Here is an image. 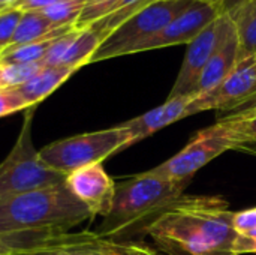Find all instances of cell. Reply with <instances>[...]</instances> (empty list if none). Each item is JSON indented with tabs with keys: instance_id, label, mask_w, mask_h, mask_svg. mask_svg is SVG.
Returning <instances> with one entry per match:
<instances>
[{
	"instance_id": "4316f807",
	"label": "cell",
	"mask_w": 256,
	"mask_h": 255,
	"mask_svg": "<svg viewBox=\"0 0 256 255\" xmlns=\"http://www.w3.org/2000/svg\"><path fill=\"white\" fill-rule=\"evenodd\" d=\"M232 227L237 234H244L256 230V207L237 212L232 219Z\"/></svg>"
},
{
	"instance_id": "ba28073f",
	"label": "cell",
	"mask_w": 256,
	"mask_h": 255,
	"mask_svg": "<svg viewBox=\"0 0 256 255\" xmlns=\"http://www.w3.org/2000/svg\"><path fill=\"white\" fill-rule=\"evenodd\" d=\"M226 150H232V146L225 138L212 134L207 128L200 131L184 149L176 156L156 167L160 173L177 182L190 183L198 170L212 162L214 158Z\"/></svg>"
},
{
	"instance_id": "5bb4252c",
	"label": "cell",
	"mask_w": 256,
	"mask_h": 255,
	"mask_svg": "<svg viewBox=\"0 0 256 255\" xmlns=\"http://www.w3.org/2000/svg\"><path fill=\"white\" fill-rule=\"evenodd\" d=\"M18 255H112L111 239L96 233H62L51 243Z\"/></svg>"
},
{
	"instance_id": "e0dca14e",
	"label": "cell",
	"mask_w": 256,
	"mask_h": 255,
	"mask_svg": "<svg viewBox=\"0 0 256 255\" xmlns=\"http://www.w3.org/2000/svg\"><path fill=\"white\" fill-rule=\"evenodd\" d=\"M72 30H75L74 26L56 27L51 21L46 20V17L42 12L27 11V12H22V17L18 23V27H16V32H15L10 47L26 45L30 42L46 39V38H58Z\"/></svg>"
},
{
	"instance_id": "f1b7e54d",
	"label": "cell",
	"mask_w": 256,
	"mask_h": 255,
	"mask_svg": "<svg viewBox=\"0 0 256 255\" xmlns=\"http://www.w3.org/2000/svg\"><path fill=\"white\" fill-rule=\"evenodd\" d=\"M58 0H18L16 3H14L10 8L12 9H20L22 12H27V11H44L45 8L57 3Z\"/></svg>"
},
{
	"instance_id": "ffe728a7",
	"label": "cell",
	"mask_w": 256,
	"mask_h": 255,
	"mask_svg": "<svg viewBox=\"0 0 256 255\" xmlns=\"http://www.w3.org/2000/svg\"><path fill=\"white\" fill-rule=\"evenodd\" d=\"M62 233L54 231H21L0 233V255H18L51 243Z\"/></svg>"
},
{
	"instance_id": "30bf717a",
	"label": "cell",
	"mask_w": 256,
	"mask_h": 255,
	"mask_svg": "<svg viewBox=\"0 0 256 255\" xmlns=\"http://www.w3.org/2000/svg\"><path fill=\"white\" fill-rule=\"evenodd\" d=\"M64 185L92 213V216H106L111 212L116 182L106 174L102 164H93L69 173Z\"/></svg>"
},
{
	"instance_id": "1f68e13d",
	"label": "cell",
	"mask_w": 256,
	"mask_h": 255,
	"mask_svg": "<svg viewBox=\"0 0 256 255\" xmlns=\"http://www.w3.org/2000/svg\"><path fill=\"white\" fill-rule=\"evenodd\" d=\"M18 0H0V11H3V9H8V8H10L14 3H16Z\"/></svg>"
},
{
	"instance_id": "277c9868",
	"label": "cell",
	"mask_w": 256,
	"mask_h": 255,
	"mask_svg": "<svg viewBox=\"0 0 256 255\" xmlns=\"http://www.w3.org/2000/svg\"><path fill=\"white\" fill-rule=\"evenodd\" d=\"M34 108H27L20 135L0 164V197L51 188L64 183L66 176L46 165L32 141V120Z\"/></svg>"
},
{
	"instance_id": "d6986e66",
	"label": "cell",
	"mask_w": 256,
	"mask_h": 255,
	"mask_svg": "<svg viewBox=\"0 0 256 255\" xmlns=\"http://www.w3.org/2000/svg\"><path fill=\"white\" fill-rule=\"evenodd\" d=\"M228 17L232 20L238 33L240 60L256 56V0H246Z\"/></svg>"
},
{
	"instance_id": "8fae6325",
	"label": "cell",
	"mask_w": 256,
	"mask_h": 255,
	"mask_svg": "<svg viewBox=\"0 0 256 255\" xmlns=\"http://www.w3.org/2000/svg\"><path fill=\"white\" fill-rule=\"evenodd\" d=\"M218 17H220L218 5L195 2L192 6L183 11L180 15H177L171 23H168L158 35L147 41L140 48V53L189 44Z\"/></svg>"
},
{
	"instance_id": "9a60e30c",
	"label": "cell",
	"mask_w": 256,
	"mask_h": 255,
	"mask_svg": "<svg viewBox=\"0 0 256 255\" xmlns=\"http://www.w3.org/2000/svg\"><path fill=\"white\" fill-rule=\"evenodd\" d=\"M207 129L230 141L232 149L238 144L256 143V101L244 110H238L228 117L218 120Z\"/></svg>"
},
{
	"instance_id": "d4e9b609",
	"label": "cell",
	"mask_w": 256,
	"mask_h": 255,
	"mask_svg": "<svg viewBox=\"0 0 256 255\" xmlns=\"http://www.w3.org/2000/svg\"><path fill=\"white\" fill-rule=\"evenodd\" d=\"M32 108L15 89H0V117Z\"/></svg>"
},
{
	"instance_id": "4dcf8cb0",
	"label": "cell",
	"mask_w": 256,
	"mask_h": 255,
	"mask_svg": "<svg viewBox=\"0 0 256 255\" xmlns=\"http://www.w3.org/2000/svg\"><path fill=\"white\" fill-rule=\"evenodd\" d=\"M232 150H237V152H242V153H246V155H250V156H255L256 158V143L238 144V146H236Z\"/></svg>"
},
{
	"instance_id": "7a4b0ae2",
	"label": "cell",
	"mask_w": 256,
	"mask_h": 255,
	"mask_svg": "<svg viewBox=\"0 0 256 255\" xmlns=\"http://www.w3.org/2000/svg\"><path fill=\"white\" fill-rule=\"evenodd\" d=\"M93 218L64 183L0 197V233L66 230Z\"/></svg>"
},
{
	"instance_id": "7402d4cb",
	"label": "cell",
	"mask_w": 256,
	"mask_h": 255,
	"mask_svg": "<svg viewBox=\"0 0 256 255\" xmlns=\"http://www.w3.org/2000/svg\"><path fill=\"white\" fill-rule=\"evenodd\" d=\"M84 6L86 0H58L40 12L56 27H75V23L78 21Z\"/></svg>"
},
{
	"instance_id": "44dd1931",
	"label": "cell",
	"mask_w": 256,
	"mask_h": 255,
	"mask_svg": "<svg viewBox=\"0 0 256 255\" xmlns=\"http://www.w3.org/2000/svg\"><path fill=\"white\" fill-rule=\"evenodd\" d=\"M60 38V36H58ZM57 38H46L36 42H30L26 45L9 47L0 54V63L12 65V63H34L42 62L51 45Z\"/></svg>"
},
{
	"instance_id": "6da1fadb",
	"label": "cell",
	"mask_w": 256,
	"mask_h": 255,
	"mask_svg": "<svg viewBox=\"0 0 256 255\" xmlns=\"http://www.w3.org/2000/svg\"><path fill=\"white\" fill-rule=\"evenodd\" d=\"M234 215L220 195L183 194L141 228L166 255H231Z\"/></svg>"
},
{
	"instance_id": "ac0fdd59",
	"label": "cell",
	"mask_w": 256,
	"mask_h": 255,
	"mask_svg": "<svg viewBox=\"0 0 256 255\" xmlns=\"http://www.w3.org/2000/svg\"><path fill=\"white\" fill-rule=\"evenodd\" d=\"M104 38L93 27H86L82 30H76L74 38L70 39L58 66H66L72 69H80L84 65L90 63L92 56L102 44Z\"/></svg>"
},
{
	"instance_id": "9c48e42d",
	"label": "cell",
	"mask_w": 256,
	"mask_h": 255,
	"mask_svg": "<svg viewBox=\"0 0 256 255\" xmlns=\"http://www.w3.org/2000/svg\"><path fill=\"white\" fill-rule=\"evenodd\" d=\"M222 30V15L212 21L192 42L188 44V51L176 83L168 95V99L180 96H195L198 81L207 66Z\"/></svg>"
},
{
	"instance_id": "2e32d148",
	"label": "cell",
	"mask_w": 256,
	"mask_h": 255,
	"mask_svg": "<svg viewBox=\"0 0 256 255\" xmlns=\"http://www.w3.org/2000/svg\"><path fill=\"white\" fill-rule=\"evenodd\" d=\"M75 72L76 69L66 66H45L32 80L14 89L30 107H36Z\"/></svg>"
},
{
	"instance_id": "d6a6232c",
	"label": "cell",
	"mask_w": 256,
	"mask_h": 255,
	"mask_svg": "<svg viewBox=\"0 0 256 255\" xmlns=\"http://www.w3.org/2000/svg\"><path fill=\"white\" fill-rule=\"evenodd\" d=\"M194 2H204V3H214V5H218V0H194Z\"/></svg>"
},
{
	"instance_id": "4fadbf2b",
	"label": "cell",
	"mask_w": 256,
	"mask_h": 255,
	"mask_svg": "<svg viewBox=\"0 0 256 255\" xmlns=\"http://www.w3.org/2000/svg\"><path fill=\"white\" fill-rule=\"evenodd\" d=\"M194 98L195 96H180V98L166 99L162 105H159L135 119H130V120L122 123L120 126L123 129H126L129 132V135L132 137L134 143H136L146 137L153 135L159 129H162L180 119H184V111Z\"/></svg>"
},
{
	"instance_id": "5b68a950",
	"label": "cell",
	"mask_w": 256,
	"mask_h": 255,
	"mask_svg": "<svg viewBox=\"0 0 256 255\" xmlns=\"http://www.w3.org/2000/svg\"><path fill=\"white\" fill-rule=\"evenodd\" d=\"M194 0H156L112 30L94 51L90 63L140 53V48L158 35Z\"/></svg>"
},
{
	"instance_id": "8992f818",
	"label": "cell",
	"mask_w": 256,
	"mask_h": 255,
	"mask_svg": "<svg viewBox=\"0 0 256 255\" xmlns=\"http://www.w3.org/2000/svg\"><path fill=\"white\" fill-rule=\"evenodd\" d=\"M132 144L135 143L129 132L118 125L54 141L40 149L39 156L46 165L68 176L82 167L102 164L108 156Z\"/></svg>"
},
{
	"instance_id": "cb8c5ba5",
	"label": "cell",
	"mask_w": 256,
	"mask_h": 255,
	"mask_svg": "<svg viewBox=\"0 0 256 255\" xmlns=\"http://www.w3.org/2000/svg\"><path fill=\"white\" fill-rule=\"evenodd\" d=\"M21 17L22 11L20 9L8 8L0 11V54L10 47Z\"/></svg>"
},
{
	"instance_id": "836d02e7",
	"label": "cell",
	"mask_w": 256,
	"mask_h": 255,
	"mask_svg": "<svg viewBox=\"0 0 256 255\" xmlns=\"http://www.w3.org/2000/svg\"><path fill=\"white\" fill-rule=\"evenodd\" d=\"M2 72H3V65L0 63V89H3L2 87Z\"/></svg>"
},
{
	"instance_id": "52a82bcc",
	"label": "cell",
	"mask_w": 256,
	"mask_h": 255,
	"mask_svg": "<svg viewBox=\"0 0 256 255\" xmlns=\"http://www.w3.org/2000/svg\"><path fill=\"white\" fill-rule=\"evenodd\" d=\"M256 101L255 56L238 62L236 69L212 92L196 96L184 111V117L207 110H232Z\"/></svg>"
},
{
	"instance_id": "f546056e",
	"label": "cell",
	"mask_w": 256,
	"mask_h": 255,
	"mask_svg": "<svg viewBox=\"0 0 256 255\" xmlns=\"http://www.w3.org/2000/svg\"><path fill=\"white\" fill-rule=\"evenodd\" d=\"M246 0H218V9L220 15H231L236 12Z\"/></svg>"
},
{
	"instance_id": "e575fe53",
	"label": "cell",
	"mask_w": 256,
	"mask_h": 255,
	"mask_svg": "<svg viewBox=\"0 0 256 255\" xmlns=\"http://www.w3.org/2000/svg\"><path fill=\"white\" fill-rule=\"evenodd\" d=\"M255 69H256V56H255Z\"/></svg>"
},
{
	"instance_id": "3957f363",
	"label": "cell",
	"mask_w": 256,
	"mask_h": 255,
	"mask_svg": "<svg viewBox=\"0 0 256 255\" xmlns=\"http://www.w3.org/2000/svg\"><path fill=\"white\" fill-rule=\"evenodd\" d=\"M188 185L172 180L156 167L116 183L111 212L94 233L105 239H116L136 225H144L164 207L183 195Z\"/></svg>"
},
{
	"instance_id": "484cf974",
	"label": "cell",
	"mask_w": 256,
	"mask_h": 255,
	"mask_svg": "<svg viewBox=\"0 0 256 255\" xmlns=\"http://www.w3.org/2000/svg\"><path fill=\"white\" fill-rule=\"evenodd\" d=\"M112 255H166L158 248L148 246L142 242H118L111 239Z\"/></svg>"
},
{
	"instance_id": "83f0119b",
	"label": "cell",
	"mask_w": 256,
	"mask_h": 255,
	"mask_svg": "<svg viewBox=\"0 0 256 255\" xmlns=\"http://www.w3.org/2000/svg\"><path fill=\"white\" fill-rule=\"evenodd\" d=\"M242 254H256V230L236 236L231 248V255Z\"/></svg>"
},
{
	"instance_id": "7c38bea8",
	"label": "cell",
	"mask_w": 256,
	"mask_h": 255,
	"mask_svg": "<svg viewBox=\"0 0 256 255\" xmlns=\"http://www.w3.org/2000/svg\"><path fill=\"white\" fill-rule=\"evenodd\" d=\"M240 62V39L232 20L222 15V30L216 48L204 68L196 86L195 98L214 90L238 65Z\"/></svg>"
},
{
	"instance_id": "603a6c76",
	"label": "cell",
	"mask_w": 256,
	"mask_h": 255,
	"mask_svg": "<svg viewBox=\"0 0 256 255\" xmlns=\"http://www.w3.org/2000/svg\"><path fill=\"white\" fill-rule=\"evenodd\" d=\"M3 65V63H2ZM45 68L44 62H34V63H12V65H3L2 72V87L3 89H14L18 87L28 80H32L34 75H38Z\"/></svg>"
}]
</instances>
